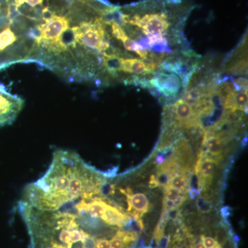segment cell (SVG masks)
I'll return each instance as SVG.
<instances>
[{
  "label": "cell",
  "mask_w": 248,
  "mask_h": 248,
  "mask_svg": "<svg viewBox=\"0 0 248 248\" xmlns=\"http://www.w3.org/2000/svg\"><path fill=\"white\" fill-rule=\"evenodd\" d=\"M109 201L84 197L55 210H39L18 202L27 226L31 248H99L104 238H112L121 227L103 218Z\"/></svg>",
  "instance_id": "cell-1"
},
{
  "label": "cell",
  "mask_w": 248,
  "mask_h": 248,
  "mask_svg": "<svg viewBox=\"0 0 248 248\" xmlns=\"http://www.w3.org/2000/svg\"><path fill=\"white\" fill-rule=\"evenodd\" d=\"M116 172L114 169L99 172L76 152L56 150L46 172L25 186L19 202L39 210H58L84 197L102 193L107 179L115 177Z\"/></svg>",
  "instance_id": "cell-2"
},
{
  "label": "cell",
  "mask_w": 248,
  "mask_h": 248,
  "mask_svg": "<svg viewBox=\"0 0 248 248\" xmlns=\"http://www.w3.org/2000/svg\"><path fill=\"white\" fill-rule=\"evenodd\" d=\"M73 29L77 45L84 49H91L103 54L110 47L106 31V23L102 16L93 21L81 23L78 27H73Z\"/></svg>",
  "instance_id": "cell-3"
},
{
  "label": "cell",
  "mask_w": 248,
  "mask_h": 248,
  "mask_svg": "<svg viewBox=\"0 0 248 248\" xmlns=\"http://www.w3.org/2000/svg\"><path fill=\"white\" fill-rule=\"evenodd\" d=\"M44 20L45 22L37 28L38 36L35 45L42 46L52 53L60 45L62 36L70 29V22L66 17L55 14Z\"/></svg>",
  "instance_id": "cell-4"
},
{
  "label": "cell",
  "mask_w": 248,
  "mask_h": 248,
  "mask_svg": "<svg viewBox=\"0 0 248 248\" xmlns=\"http://www.w3.org/2000/svg\"><path fill=\"white\" fill-rule=\"evenodd\" d=\"M182 86H184V84L177 74L165 72L156 73L154 78L147 82L148 88L157 89L167 97H174L179 93Z\"/></svg>",
  "instance_id": "cell-5"
},
{
  "label": "cell",
  "mask_w": 248,
  "mask_h": 248,
  "mask_svg": "<svg viewBox=\"0 0 248 248\" xmlns=\"http://www.w3.org/2000/svg\"><path fill=\"white\" fill-rule=\"evenodd\" d=\"M104 22L109 24L112 31V35L115 37L117 40L121 41L123 44L124 48L128 51L134 52V53L138 54L139 56L143 60L149 61L151 58L152 54L149 53V50H147L140 43L136 42L135 41L132 40L128 35H127L125 31L124 30L123 28L120 24L115 22L112 18L110 19H106Z\"/></svg>",
  "instance_id": "cell-6"
},
{
  "label": "cell",
  "mask_w": 248,
  "mask_h": 248,
  "mask_svg": "<svg viewBox=\"0 0 248 248\" xmlns=\"http://www.w3.org/2000/svg\"><path fill=\"white\" fill-rule=\"evenodd\" d=\"M24 101L0 92V126L9 125L17 118Z\"/></svg>",
  "instance_id": "cell-7"
},
{
  "label": "cell",
  "mask_w": 248,
  "mask_h": 248,
  "mask_svg": "<svg viewBox=\"0 0 248 248\" xmlns=\"http://www.w3.org/2000/svg\"><path fill=\"white\" fill-rule=\"evenodd\" d=\"M121 72L134 75L151 74L156 70L157 64L154 62L143 61L137 58H121Z\"/></svg>",
  "instance_id": "cell-8"
},
{
  "label": "cell",
  "mask_w": 248,
  "mask_h": 248,
  "mask_svg": "<svg viewBox=\"0 0 248 248\" xmlns=\"http://www.w3.org/2000/svg\"><path fill=\"white\" fill-rule=\"evenodd\" d=\"M172 111L176 120L182 125H190L195 123V110L184 99H179L172 106Z\"/></svg>",
  "instance_id": "cell-9"
},
{
  "label": "cell",
  "mask_w": 248,
  "mask_h": 248,
  "mask_svg": "<svg viewBox=\"0 0 248 248\" xmlns=\"http://www.w3.org/2000/svg\"><path fill=\"white\" fill-rule=\"evenodd\" d=\"M121 58L118 54L114 53L102 54V63L108 73L112 76H117V73L121 72Z\"/></svg>",
  "instance_id": "cell-10"
},
{
  "label": "cell",
  "mask_w": 248,
  "mask_h": 248,
  "mask_svg": "<svg viewBox=\"0 0 248 248\" xmlns=\"http://www.w3.org/2000/svg\"><path fill=\"white\" fill-rule=\"evenodd\" d=\"M227 72L234 76H243L248 73V55L241 57L240 60H235L228 66Z\"/></svg>",
  "instance_id": "cell-11"
},
{
  "label": "cell",
  "mask_w": 248,
  "mask_h": 248,
  "mask_svg": "<svg viewBox=\"0 0 248 248\" xmlns=\"http://www.w3.org/2000/svg\"><path fill=\"white\" fill-rule=\"evenodd\" d=\"M204 143H205L207 151L211 154L218 155L221 153L223 141L218 137L205 135Z\"/></svg>",
  "instance_id": "cell-12"
},
{
  "label": "cell",
  "mask_w": 248,
  "mask_h": 248,
  "mask_svg": "<svg viewBox=\"0 0 248 248\" xmlns=\"http://www.w3.org/2000/svg\"><path fill=\"white\" fill-rule=\"evenodd\" d=\"M217 165H218L217 161L207 158V159L202 161V163L197 166V168L200 169L202 177L208 178L213 176L217 169Z\"/></svg>",
  "instance_id": "cell-13"
},
{
  "label": "cell",
  "mask_w": 248,
  "mask_h": 248,
  "mask_svg": "<svg viewBox=\"0 0 248 248\" xmlns=\"http://www.w3.org/2000/svg\"><path fill=\"white\" fill-rule=\"evenodd\" d=\"M170 185L173 187L181 191L185 190L187 188V179L186 176L177 175L171 179Z\"/></svg>",
  "instance_id": "cell-14"
},
{
  "label": "cell",
  "mask_w": 248,
  "mask_h": 248,
  "mask_svg": "<svg viewBox=\"0 0 248 248\" xmlns=\"http://www.w3.org/2000/svg\"><path fill=\"white\" fill-rule=\"evenodd\" d=\"M181 192L182 191L178 190L175 187H173L172 186H169L166 188L165 199L175 202L181 197Z\"/></svg>",
  "instance_id": "cell-15"
},
{
  "label": "cell",
  "mask_w": 248,
  "mask_h": 248,
  "mask_svg": "<svg viewBox=\"0 0 248 248\" xmlns=\"http://www.w3.org/2000/svg\"><path fill=\"white\" fill-rule=\"evenodd\" d=\"M43 1L44 0H15L14 6L16 9H17L24 4H27L29 6L34 7L37 5L42 4Z\"/></svg>",
  "instance_id": "cell-16"
},
{
  "label": "cell",
  "mask_w": 248,
  "mask_h": 248,
  "mask_svg": "<svg viewBox=\"0 0 248 248\" xmlns=\"http://www.w3.org/2000/svg\"><path fill=\"white\" fill-rule=\"evenodd\" d=\"M197 207L202 213H208L211 210V205L208 202H205L203 198H200L197 200Z\"/></svg>",
  "instance_id": "cell-17"
},
{
  "label": "cell",
  "mask_w": 248,
  "mask_h": 248,
  "mask_svg": "<svg viewBox=\"0 0 248 248\" xmlns=\"http://www.w3.org/2000/svg\"><path fill=\"white\" fill-rule=\"evenodd\" d=\"M201 239H202V243H203L205 248H215L218 244L217 241H215L213 238L210 237V236H205L204 235H202Z\"/></svg>",
  "instance_id": "cell-18"
},
{
  "label": "cell",
  "mask_w": 248,
  "mask_h": 248,
  "mask_svg": "<svg viewBox=\"0 0 248 248\" xmlns=\"http://www.w3.org/2000/svg\"><path fill=\"white\" fill-rule=\"evenodd\" d=\"M156 181H157L158 185H167L168 182H169V175L168 173L161 172L158 174V176L156 177Z\"/></svg>",
  "instance_id": "cell-19"
},
{
  "label": "cell",
  "mask_w": 248,
  "mask_h": 248,
  "mask_svg": "<svg viewBox=\"0 0 248 248\" xmlns=\"http://www.w3.org/2000/svg\"><path fill=\"white\" fill-rule=\"evenodd\" d=\"M161 242L159 243L160 248H167L169 246V236H164L161 238Z\"/></svg>",
  "instance_id": "cell-20"
},
{
  "label": "cell",
  "mask_w": 248,
  "mask_h": 248,
  "mask_svg": "<svg viewBox=\"0 0 248 248\" xmlns=\"http://www.w3.org/2000/svg\"><path fill=\"white\" fill-rule=\"evenodd\" d=\"M150 186L152 187H155L158 186L157 181H156V177L155 176H152L151 182H150Z\"/></svg>",
  "instance_id": "cell-21"
},
{
  "label": "cell",
  "mask_w": 248,
  "mask_h": 248,
  "mask_svg": "<svg viewBox=\"0 0 248 248\" xmlns=\"http://www.w3.org/2000/svg\"><path fill=\"white\" fill-rule=\"evenodd\" d=\"M190 195L191 198H195L196 196L197 195V191L195 190V189H192L190 191Z\"/></svg>",
  "instance_id": "cell-22"
},
{
  "label": "cell",
  "mask_w": 248,
  "mask_h": 248,
  "mask_svg": "<svg viewBox=\"0 0 248 248\" xmlns=\"http://www.w3.org/2000/svg\"><path fill=\"white\" fill-rule=\"evenodd\" d=\"M192 248H205L202 242H199L196 244Z\"/></svg>",
  "instance_id": "cell-23"
},
{
  "label": "cell",
  "mask_w": 248,
  "mask_h": 248,
  "mask_svg": "<svg viewBox=\"0 0 248 248\" xmlns=\"http://www.w3.org/2000/svg\"><path fill=\"white\" fill-rule=\"evenodd\" d=\"M164 156H163L162 155H161V156H158L157 162L160 163V164H161V163H162L163 161H164Z\"/></svg>",
  "instance_id": "cell-24"
},
{
  "label": "cell",
  "mask_w": 248,
  "mask_h": 248,
  "mask_svg": "<svg viewBox=\"0 0 248 248\" xmlns=\"http://www.w3.org/2000/svg\"><path fill=\"white\" fill-rule=\"evenodd\" d=\"M215 248H222V247H221V246H220V245H219V244H218V245H217V246H216V247H215Z\"/></svg>",
  "instance_id": "cell-25"
},
{
  "label": "cell",
  "mask_w": 248,
  "mask_h": 248,
  "mask_svg": "<svg viewBox=\"0 0 248 248\" xmlns=\"http://www.w3.org/2000/svg\"><path fill=\"white\" fill-rule=\"evenodd\" d=\"M150 248V247H147V248Z\"/></svg>",
  "instance_id": "cell-26"
}]
</instances>
